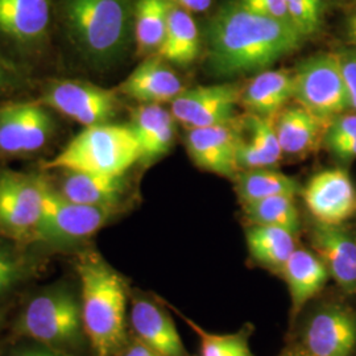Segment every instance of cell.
Returning a JSON list of instances; mask_svg holds the SVG:
<instances>
[{"label": "cell", "mask_w": 356, "mask_h": 356, "mask_svg": "<svg viewBox=\"0 0 356 356\" xmlns=\"http://www.w3.org/2000/svg\"><path fill=\"white\" fill-rule=\"evenodd\" d=\"M332 4H356V0H327Z\"/></svg>", "instance_id": "obj_44"}, {"label": "cell", "mask_w": 356, "mask_h": 356, "mask_svg": "<svg viewBox=\"0 0 356 356\" xmlns=\"http://www.w3.org/2000/svg\"><path fill=\"white\" fill-rule=\"evenodd\" d=\"M293 26L304 38L314 36L323 26L327 0H284Z\"/></svg>", "instance_id": "obj_31"}, {"label": "cell", "mask_w": 356, "mask_h": 356, "mask_svg": "<svg viewBox=\"0 0 356 356\" xmlns=\"http://www.w3.org/2000/svg\"><path fill=\"white\" fill-rule=\"evenodd\" d=\"M119 90L138 102L163 104L173 102L185 88L164 60L151 56L127 76Z\"/></svg>", "instance_id": "obj_16"}, {"label": "cell", "mask_w": 356, "mask_h": 356, "mask_svg": "<svg viewBox=\"0 0 356 356\" xmlns=\"http://www.w3.org/2000/svg\"><path fill=\"white\" fill-rule=\"evenodd\" d=\"M292 98V73L288 70H264L242 90L241 102L248 114L273 119Z\"/></svg>", "instance_id": "obj_22"}, {"label": "cell", "mask_w": 356, "mask_h": 356, "mask_svg": "<svg viewBox=\"0 0 356 356\" xmlns=\"http://www.w3.org/2000/svg\"><path fill=\"white\" fill-rule=\"evenodd\" d=\"M302 197L310 214L319 223L343 225L356 211V191L348 173L326 169L310 178Z\"/></svg>", "instance_id": "obj_13"}, {"label": "cell", "mask_w": 356, "mask_h": 356, "mask_svg": "<svg viewBox=\"0 0 356 356\" xmlns=\"http://www.w3.org/2000/svg\"><path fill=\"white\" fill-rule=\"evenodd\" d=\"M10 356H65L64 354L49 348L47 346L36 343L35 346H26L15 350Z\"/></svg>", "instance_id": "obj_39"}, {"label": "cell", "mask_w": 356, "mask_h": 356, "mask_svg": "<svg viewBox=\"0 0 356 356\" xmlns=\"http://www.w3.org/2000/svg\"><path fill=\"white\" fill-rule=\"evenodd\" d=\"M354 136H356V113H343L335 116L329 123L323 143L330 148Z\"/></svg>", "instance_id": "obj_33"}, {"label": "cell", "mask_w": 356, "mask_h": 356, "mask_svg": "<svg viewBox=\"0 0 356 356\" xmlns=\"http://www.w3.org/2000/svg\"><path fill=\"white\" fill-rule=\"evenodd\" d=\"M54 26V0H0L1 42L19 49L38 48Z\"/></svg>", "instance_id": "obj_11"}, {"label": "cell", "mask_w": 356, "mask_h": 356, "mask_svg": "<svg viewBox=\"0 0 356 356\" xmlns=\"http://www.w3.org/2000/svg\"><path fill=\"white\" fill-rule=\"evenodd\" d=\"M201 49V32L193 13L170 3L165 38L154 56L169 64L189 65Z\"/></svg>", "instance_id": "obj_23"}, {"label": "cell", "mask_w": 356, "mask_h": 356, "mask_svg": "<svg viewBox=\"0 0 356 356\" xmlns=\"http://www.w3.org/2000/svg\"><path fill=\"white\" fill-rule=\"evenodd\" d=\"M297 104L331 122L350 108L339 53H318L298 65L293 74Z\"/></svg>", "instance_id": "obj_6"}, {"label": "cell", "mask_w": 356, "mask_h": 356, "mask_svg": "<svg viewBox=\"0 0 356 356\" xmlns=\"http://www.w3.org/2000/svg\"><path fill=\"white\" fill-rule=\"evenodd\" d=\"M51 128L53 120L42 103H26V152L42 148L51 136Z\"/></svg>", "instance_id": "obj_32"}, {"label": "cell", "mask_w": 356, "mask_h": 356, "mask_svg": "<svg viewBox=\"0 0 356 356\" xmlns=\"http://www.w3.org/2000/svg\"><path fill=\"white\" fill-rule=\"evenodd\" d=\"M168 0H138L135 8L134 40L136 51L141 57L154 56L165 38Z\"/></svg>", "instance_id": "obj_26"}, {"label": "cell", "mask_w": 356, "mask_h": 356, "mask_svg": "<svg viewBox=\"0 0 356 356\" xmlns=\"http://www.w3.org/2000/svg\"><path fill=\"white\" fill-rule=\"evenodd\" d=\"M235 191L242 204L276 195L296 197L302 189L297 179L270 169L242 170L235 175Z\"/></svg>", "instance_id": "obj_25"}, {"label": "cell", "mask_w": 356, "mask_h": 356, "mask_svg": "<svg viewBox=\"0 0 356 356\" xmlns=\"http://www.w3.org/2000/svg\"><path fill=\"white\" fill-rule=\"evenodd\" d=\"M242 89L235 83H219L184 90L172 102L170 113L182 126L211 127L234 120Z\"/></svg>", "instance_id": "obj_10"}, {"label": "cell", "mask_w": 356, "mask_h": 356, "mask_svg": "<svg viewBox=\"0 0 356 356\" xmlns=\"http://www.w3.org/2000/svg\"><path fill=\"white\" fill-rule=\"evenodd\" d=\"M301 343L310 356H355L356 309L342 302L319 305L302 325Z\"/></svg>", "instance_id": "obj_8"}, {"label": "cell", "mask_w": 356, "mask_h": 356, "mask_svg": "<svg viewBox=\"0 0 356 356\" xmlns=\"http://www.w3.org/2000/svg\"><path fill=\"white\" fill-rule=\"evenodd\" d=\"M188 323L198 334L202 356H254L248 343V334L244 331L220 335L207 332L191 319Z\"/></svg>", "instance_id": "obj_30"}, {"label": "cell", "mask_w": 356, "mask_h": 356, "mask_svg": "<svg viewBox=\"0 0 356 356\" xmlns=\"http://www.w3.org/2000/svg\"><path fill=\"white\" fill-rule=\"evenodd\" d=\"M76 272L85 337L95 356H116L126 343L124 282L114 268L94 252L79 257Z\"/></svg>", "instance_id": "obj_3"}, {"label": "cell", "mask_w": 356, "mask_h": 356, "mask_svg": "<svg viewBox=\"0 0 356 356\" xmlns=\"http://www.w3.org/2000/svg\"><path fill=\"white\" fill-rule=\"evenodd\" d=\"M281 356H310L302 347H298V348H292V350H288L285 351Z\"/></svg>", "instance_id": "obj_43"}, {"label": "cell", "mask_w": 356, "mask_h": 356, "mask_svg": "<svg viewBox=\"0 0 356 356\" xmlns=\"http://www.w3.org/2000/svg\"><path fill=\"white\" fill-rule=\"evenodd\" d=\"M238 1L251 11L266 15L293 26L284 0H238Z\"/></svg>", "instance_id": "obj_35"}, {"label": "cell", "mask_w": 356, "mask_h": 356, "mask_svg": "<svg viewBox=\"0 0 356 356\" xmlns=\"http://www.w3.org/2000/svg\"><path fill=\"white\" fill-rule=\"evenodd\" d=\"M281 275L286 281L292 316L297 317L326 285L330 275L317 254L304 248H296L285 263Z\"/></svg>", "instance_id": "obj_20"}, {"label": "cell", "mask_w": 356, "mask_h": 356, "mask_svg": "<svg viewBox=\"0 0 356 356\" xmlns=\"http://www.w3.org/2000/svg\"><path fill=\"white\" fill-rule=\"evenodd\" d=\"M329 123L300 104L282 108L275 122L282 154L300 157L317 151Z\"/></svg>", "instance_id": "obj_18"}, {"label": "cell", "mask_w": 356, "mask_h": 356, "mask_svg": "<svg viewBox=\"0 0 356 356\" xmlns=\"http://www.w3.org/2000/svg\"><path fill=\"white\" fill-rule=\"evenodd\" d=\"M22 268L19 260L11 252L0 247V298L10 292L19 281Z\"/></svg>", "instance_id": "obj_34"}, {"label": "cell", "mask_w": 356, "mask_h": 356, "mask_svg": "<svg viewBox=\"0 0 356 356\" xmlns=\"http://www.w3.org/2000/svg\"><path fill=\"white\" fill-rule=\"evenodd\" d=\"M138 0H54L56 26L90 64L106 67L135 42Z\"/></svg>", "instance_id": "obj_2"}, {"label": "cell", "mask_w": 356, "mask_h": 356, "mask_svg": "<svg viewBox=\"0 0 356 356\" xmlns=\"http://www.w3.org/2000/svg\"><path fill=\"white\" fill-rule=\"evenodd\" d=\"M204 40L211 72L232 76L264 72L297 51L305 38L291 24L229 0L206 22Z\"/></svg>", "instance_id": "obj_1"}, {"label": "cell", "mask_w": 356, "mask_h": 356, "mask_svg": "<svg viewBox=\"0 0 356 356\" xmlns=\"http://www.w3.org/2000/svg\"><path fill=\"white\" fill-rule=\"evenodd\" d=\"M42 184V213L33 234L41 242L66 244L83 241L114 216L116 207L88 206L72 202L64 198L41 177Z\"/></svg>", "instance_id": "obj_7"}, {"label": "cell", "mask_w": 356, "mask_h": 356, "mask_svg": "<svg viewBox=\"0 0 356 356\" xmlns=\"http://www.w3.org/2000/svg\"><path fill=\"white\" fill-rule=\"evenodd\" d=\"M140 157V145L132 128L103 123L85 128L44 168L123 176Z\"/></svg>", "instance_id": "obj_4"}, {"label": "cell", "mask_w": 356, "mask_h": 356, "mask_svg": "<svg viewBox=\"0 0 356 356\" xmlns=\"http://www.w3.org/2000/svg\"><path fill=\"white\" fill-rule=\"evenodd\" d=\"M17 327L35 343L65 355L76 350L85 337L81 301L66 286L40 293L26 304Z\"/></svg>", "instance_id": "obj_5"}, {"label": "cell", "mask_w": 356, "mask_h": 356, "mask_svg": "<svg viewBox=\"0 0 356 356\" xmlns=\"http://www.w3.org/2000/svg\"><path fill=\"white\" fill-rule=\"evenodd\" d=\"M42 213L41 177L0 175V229L23 238L35 234Z\"/></svg>", "instance_id": "obj_12"}, {"label": "cell", "mask_w": 356, "mask_h": 356, "mask_svg": "<svg viewBox=\"0 0 356 356\" xmlns=\"http://www.w3.org/2000/svg\"><path fill=\"white\" fill-rule=\"evenodd\" d=\"M243 210L254 225L280 227L294 235H297L301 229V220L297 206L294 204V197L276 195L243 204Z\"/></svg>", "instance_id": "obj_27"}, {"label": "cell", "mask_w": 356, "mask_h": 356, "mask_svg": "<svg viewBox=\"0 0 356 356\" xmlns=\"http://www.w3.org/2000/svg\"><path fill=\"white\" fill-rule=\"evenodd\" d=\"M236 120L211 127L191 128L186 135V148L193 161L204 170L229 177L239 172L236 152L242 139Z\"/></svg>", "instance_id": "obj_14"}, {"label": "cell", "mask_w": 356, "mask_h": 356, "mask_svg": "<svg viewBox=\"0 0 356 356\" xmlns=\"http://www.w3.org/2000/svg\"><path fill=\"white\" fill-rule=\"evenodd\" d=\"M310 243L342 292L356 294V235L343 225L317 222Z\"/></svg>", "instance_id": "obj_15"}, {"label": "cell", "mask_w": 356, "mask_h": 356, "mask_svg": "<svg viewBox=\"0 0 356 356\" xmlns=\"http://www.w3.org/2000/svg\"><path fill=\"white\" fill-rule=\"evenodd\" d=\"M294 236L286 229L259 225H254L245 235L248 251L254 261L277 273H281L296 250Z\"/></svg>", "instance_id": "obj_24"}, {"label": "cell", "mask_w": 356, "mask_h": 356, "mask_svg": "<svg viewBox=\"0 0 356 356\" xmlns=\"http://www.w3.org/2000/svg\"><path fill=\"white\" fill-rule=\"evenodd\" d=\"M129 321L138 339L159 354L163 356H189L175 322L151 300H134Z\"/></svg>", "instance_id": "obj_17"}, {"label": "cell", "mask_w": 356, "mask_h": 356, "mask_svg": "<svg viewBox=\"0 0 356 356\" xmlns=\"http://www.w3.org/2000/svg\"><path fill=\"white\" fill-rule=\"evenodd\" d=\"M54 188L64 198L79 204L116 207L124 191L123 176H103L78 170H60Z\"/></svg>", "instance_id": "obj_21"}, {"label": "cell", "mask_w": 356, "mask_h": 356, "mask_svg": "<svg viewBox=\"0 0 356 356\" xmlns=\"http://www.w3.org/2000/svg\"><path fill=\"white\" fill-rule=\"evenodd\" d=\"M8 79H10L8 67L3 63V60L0 58V89L4 88L8 83Z\"/></svg>", "instance_id": "obj_42"}, {"label": "cell", "mask_w": 356, "mask_h": 356, "mask_svg": "<svg viewBox=\"0 0 356 356\" xmlns=\"http://www.w3.org/2000/svg\"><path fill=\"white\" fill-rule=\"evenodd\" d=\"M338 160L348 163L356 159V136L347 140L341 141L330 148H327Z\"/></svg>", "instance_id": "obj_37"}, {"label": "cell", "mask_w": 356, "mask_h": 356, "mask_svg": "<svg viewBox=\"0 0 356 356\" xmlns=\"http://www.w3.org/2000/svg\"><path fill=\"white\" fill-rule=\"evenodd\" d=\"M168 1H170L172 4H176L178 7H182L191 13H209L214 6V0H168Z\"/></svg>", "instance_id": "obj_38"}, {"label": "cell", "mask_w": 356, "mask_h": 356, "mask_svg": "<svg viewBox=\"0 0 356 356\" xmlns=\"http://www.w3.org/2000/svg\"><path fill=\"white\" fill-rule=\"evenodd\" d=\"M176 119L163 104L141 103L132 111L131 124L140 145V160L151 161L165 154L176 138Z\"/></svg>", "instance_id": "obj_19"}, {"label": "cell", "mask_w": 356, "mask_h": 356, "mask_svg": "<svg viewBox=\"0 0 356 356\" xmlns=\"http://www.w3.org/2000/svg\"><path fill=\"white\" fill-rule=\"evenodd\" d=\"M350 108L356 113V49L339 51Z\"/></svg>", "instance_id": "obj_36"}, {"label": "cell", "mask_w": 356, "mask_h": 356, "mask_svg": "<svg viewBox=\"0 0 356 356\" xmlns=\"http://www.w3.org/2000/svg\"><path fill=\"white\" fill-rule=\"evenodd\" d=\"M26 104L0 108V151L10 154L26 153Z\"/></svg>", "instance_id": "obj_29"}, {"label": "cell", "mask_w": 356, "mask_h": 356, "mask_svg": "<svg viewBox=\"0 0 356 356\" xmlns=\"http://www.w3.org/2000/svg\"><path fill=\"white\" fill-rule=\"evenodd\" d=\"M346 38L356 45V7H354L346 19Z\"/></svg>", "instance_id": "obj_41"}, {"label": "cell", "mask_w": 356, "mask_h": 356, "mask_svg": "<svg viewBox=\"0 0 356 356\" xmlns=\"http://www.w3.org/2000/svg\"><path fill=\"white\" fill-rule=\"evenodd\" d=\"M120 353V356H163L139 339H135L132 343L128 344Z\"/></svg>", "instance_id": "obj_40"}, {"label": "cell", "mask_w": 356, "mask_h": 356, "mask_svg": "<svg viewBox=\"0 0 356 356\" xmlns=\"http://www.w3.org/2000/svg\"><path fill=\"white\" fill-rule=\"evenodd\" d=\"M272 120L273 119L254 114L247 115V118L243 120L251 134V139L247 143L261 157L267 169L276 165L282 157L276 127Z\"/></svg>", "instance_id": "obj_28"}, {"label": "cell", "mask_w": 356, "mask_h": 356, "mask_svg": "<svg viewBox=\"0 0 356 356\" xmlns=\"http://www.w3.org/2000/svg\"><path fill=\"white\" fill-rule=\"evenodd\" d=\"M41 103L90 127L107 123L114 116L118 98L113 90L78 81H63L47 90Z\"/></svg>", "instance_id": "obj_9"}]
</instances>
